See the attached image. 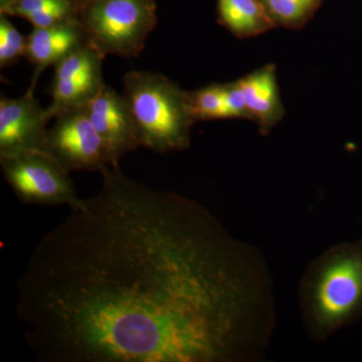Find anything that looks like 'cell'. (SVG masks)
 Masks as SVG:
<instances>
[{
  "mask_svg": "<svg viewBox=\"0 0 362 362\" xmlns=\"http://www.w3.org/2000/svg\"><path fill=\"white\" fill-rule=\"evenodd\" d=\"M271 18L294 25L310 16L318 0H259Z\"/></svg>",
  "mask_w": 362,
  "mask_h": 362,
  "instance_id": "cell-16",
  "label": "cell"
},
{
  "mask_svg": "<svg viewBox=\"0 0 362 362\" xmlns=\"http://www.w3.org/2000/svg\"><path fill=\"white\" fill-rule=\"evenodd\" d=\"M0 165L6 182L23 204L73 209L82 201L71 173L45 150L0 157Z\"/></svg>",
  "mask_w": 362,
  "mask_h": 362,
  "instance_id": "cell-5",
  "label": "cell"
},
{
  "mask_svg": "<svg viewBox=\"0 0 362 362\" xmlns=\"http://www.w3.org/2000/svg\"><path fill=\"white\" fill-rule=\"evenodd\" d=\"M123 96L134 120L140 147L156 153L189 147L194 123L187 92L158 73L129 71L123 78Z\"/></svg>",
  "mask_w": 362,
  "mask_h": 362,
  "instance_id": "cell-3",
  "label": "cell"
},
{
  "mask_svg": "<svg viewBox=\"0 0 362 362\" xmlns=\"http://www.w3.org/2000/svg\"><path fill=\"white\" fill-rule=\"evenodd\" d=\"M304 327L324 341L362 312V242L341 244L321 252L300 285Z\"/></svg>",
  "mask_w": 362,
  "mask_h": 362,
  "instance_id": "cell-2",
  "label": "cell"
},
{
  "mask_svg": "<svg viewBox=\"0 0 362 362\" xmlns=\"http://www.w3.org/2000/svg\"><path fill=\"white\" fill-rule=\"evenodd\" d=\"M188 111L194 121L225 118V88L211 85L187 92Z\"/></svg>",
  "mask_w": 362,
  "mask_h": 362,
  "instance_id": "cell-14",
  "label": "cell"
},
{
  "mask_svg": "<svg viewBox=\"0 0 362 362\" xmlns=\"http://www.w3.org/2000/svg\"><path fill=\"white\" fill-rule=\"evenodd\" d=\"M105 57L87 44L54 66L51 103L47 107L51 120L62 112L84 106L105 85L102 65Z\"/></svg>",
  "mask_w": 362,
  "mask_h": 362,
  "instance_id": "cell-7",
  "label": "cell"
},
{
  "mask_svg": "<svg viewBox=\"0 0 362 362\" xmlns=\"http://www.w3.org/2000/svg\"><path fill=\"white\" fill-rule=\"evenodd\" d=\"M0 13L30 21L33 28H51L78 21V8L71 0H16Z\"/></svg>",
  "mask_w": 362,
  "mask_h": 362,
  "instance_id": "cell-12",
  "label": "cell"
},
{
  "mask_svg": "<svg viewBox=\"0 0 362 362\" xmlns=\"http://www.w3.org/2000/svg\"><path fill=\"white\" fill-rule=\"evenodd\" d=\"M218 18L239 37L258 35L271 26V16L259 0H218Z\"/></svg>",
  "mask_w": 362,
  "mask_h": 362,
  "instance_id": "cell-13",
  "label": "cell"
},
{
  "mask_svg": "<svg viewBox=\"0 0 362 362\" xmlns=\"http://www.w3.org/2000/svg\"><path fill=\"white\" fill-rule=\"evenodd\" d=\"M35 247L16 315L40 362H247L275 325L270 271L206 206L118 165Z\"/></svg>",
  "mask_w": 362,
  "mask_h": 362,
  "instance_id": "cell-1",
  "label": "cell"
},
{
  "mask_svg": "<svg viewBox=\"0 0 362 362\" xmlns=\"http://www.w3.org/2000/svg\"><path fill=\"white\" fill-rule=\"evenodd\" d=\"M238 84L246 100L247 114L256 117L263 125H270L278 118L280 100L273 68L262 69Z\"/></svg>",
  "mask_w": 362,
  "mask_h": 362,
  "instance_id": "cell-11",
  "label": "cell"
},
{
  "mask_svg": "<svg viewBox=\"0 0 362 362\" xmlns=\"http://www.w3.org/2000/svg\"><path fill=\"white\" fill-rule=\"evenodd\" d=\"M225 88V118H235L247 114L246 100L240 85H223Z\"/></svg>",
  "mask_w": 362,
  "mask_h": 362,
  "instance_id": "cell-17",
  "label": "cell"
},
{
  "mask_svg": "<svg viewBox=\"0 0 362 362\" xmlns=\"http://www.w3.org/2000/svg\"><path fill=\"white\" fill-rule=\"evenodd\" d=\"M76 6H78V8L80 9L81 7L87 4L88 2L92 1V0H71Z\"/></svg>",
  "mask_w": 362,
  "mask_h": 362,
  "instance_id": "cell-18",
  "label": "cell"
},
{
  "mask_svg": "<svg viewBox=\"0 0 362 362\" xmlns=\"http://www.w3.org/2000/svg\"><path fill=\"white\" fill-rule=\"evenodd\" d=\"M14 1H16V0H0V11L6 8V6H8L9 4H13Z\"/></svg>",
  "mask_w": 362,
  "mask_h": 362,
  "instance_id": "cell-19",
  "label": "cell"
},
{
  "mask_svg": "<svg viewBox=\"0 0 362 362\" xmlns=\"http://www.w3.org/2000/svg\"><path fill=\"white\" fill-rule=\"evenodd\" d=\"M84 107L114 163L139 148L134 120L123 95L105 84Z\"/></svg>",
  "mask_w": 362,
  "mask_h": 362,
  "instance_id": "cell-9",
  "label": "cell"
},
{
  "mask_svg": "<svg viewBox=\"0 0 362 362\" xmlns=\"http://www.w3.org/2000/svg\"><path fill=\"white\" fill-rule=\"evenodd\" d=\"M88 42L106 58H136L157 25L156 0H92L78 9Z\"/></svg>",
  "mask_w": 362,
  "mask_h": 362,
  "instance_id": "cell-4",
  "label": "cell"
},
{
  "mask_svg": "<svg viewBox=\"0 0 362 362\" xmlns=\"http://www.w3.org/2000/svg\"><path fill=\"white\" fill-rule=\"evenodd\" d=\"M37 81L18 98H0V157L42 150L51 118L35 97Z\"/></svg>",
  "mask_w": 362,
  "mask_h": 362,
  "instance_id": "cell-8",
  "label": "cell"
},
{
  "mask_svg": "<svg viewBox=\"0 0 362 362\" xmlns=\"http://www.w3.org/2000/svg\"><path fill=\"white\" fill-rule=\"evenodd\" d=\"M47 129L44 148L69 173H101L114 163L101 136L90 122L84 106L75 107L54 117Z\"/></svg>",
  "mask_w": 362,
  "mask_h": 362,
  "instance_id": "cell-6",
  "label": "cell"
},
{
  "mask_svg": "<svg viewBox=\"0 0 362 362\" xmlns=\"http://www.w3.org/2000/svg\"><path fill=\"white\" fill-rule=\"evenodd\" d=\"M6 14L0 13V66L2 69L16 65L25 58L26 37L9 20Z\"/></svg>",
  "mask_w": 362,
  "mask_h": 362,
  "instance_id": "cell-15",
  "label": "cell"
},
{
  "mask_svg": "<svg viewBox=\"0 0 362 362\" xmlns=\"http://www.w3.org/2000/svg\"><path fill=\"white\" fill-rule=\"evenodd\" d=\"M89 44L78 21L51 28H33L26 37L25 58L35 66L33 78L54 66L71 52Z\"/></svg>",
  "mask_w": 362,
  "mask_h": 362,
  "instance_id": "cell-10",
  "label": "cell"
}]
</instances>
